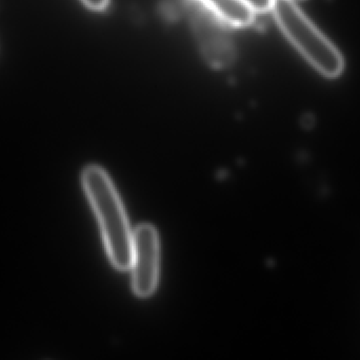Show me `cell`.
Wrapping results in <instances>:
<instances>
[{
    "mask_svg": "<svg viewBox=\"0 0 360 360\" xmlns=\"http://www.w3.org/2000/svg\"><path fill=\"white\" fill-rule=\"evenodd\" d=\"M191 25L201 54L215 69L230 67L235 59V48L226 23L218 18L200 0H194L188 8Z\"/></svg>",
    "mask_w": 360,
    "mask_h": 360,
    "instance_id": "obj_3",
    "label": "cell"
},
{
    "mask_svg": "<svg viewBox=\"0 0 360 360\" xmlns=\"http://www.w3.org/2000/svg\"><path fill=\"white\" fill-rule=\"evenodd\" d=\"M218 18L231 27H245L254 21V13L243 0H200Z\"/></svg>",
    "mask_w": 360,
    "mask_h": 360,
    "instance_id": "obj_5",
    "label": "cell"
},
{
    "mask_svg": "<svg viewBox=\"0 0 360 360\" xmlns=\"http://www.w3.org/2000/svg\"><path fill=\"white\" fill-rule=\"evenodd\" d=\"M82 181L112 264L120 271L130 270L133 230L117 190L107 171L98 165H88L82 171Z\"/></svg>",
    "mask_w": 360,
    "mask_h": 360,
    "instance_id": "obj_1",
    "label": "cell"
},
{
    "mask_svg": "<svg viewBox=\"0 0 360 360\" xmlns=\"http://www.w3.org/2000/svg\"><path fill=\"white\" fill-rule=\"evenodd\" d=\"M160 243L158 230L151 224H141L133 230L132 287L141 298L153 295L160 280Z\"/></svg>",
    "mask_w": 360,
    "mask_h": 360,
    "instance_id": "obj_4",
    "label": "cell"
},
{
    "mask_svg": "<svg viewBox=\"0 0 360 360\" xmlns=\"http://www.w3.org/2000/svg\"><path fill=\"white\" fill-rule=\"evenodd\" d=\"M82 1L93 11L105 10L110 4V0H82Z\"/></svg>",
    "mask_w": 360,
    "mask_h": 360,
    "instance_id": "obj_8",
    "label": "cell"
},
{
    "mask_svg": "<svg viewBox=\"0 0 360 360\" xmlns=\"http://www.w3.org/2000/svg\"><path fill=\"white\" fill-rule=\"evenodd\" d=\"M293 1H300V0H293Z\"/></svg>",
    "mask_w": 360,
    "mask_h": 360,
    "instance_id": "obj_9",
    "label": "cell"
},
{
    "mask_svg": "<svg viewBox=\"0 0 360 360\" xmlns=\"http://www.w3.org/2000/svg\"><path fill=\"white\" fill-rule=\"evenodd\" d=\"M275 19L288 39L323 76L335 78L344 71L336 46L313 25L293 0H275Z\"/></svg>",
    "mask_w": 360,
    "mask_h": 360,
    "instance_id": "obj_2",
    "label": "cell"
},
{
    "mask_svg": "<svg viewBox=\"0 0 360 360\" xmlns=\"http://www.w3.org/2000/svg\"><path fill=\"white\" fill-rule=\"evenodd\" d=\"M255 13H266L273 10L275 0H243Z\"/></svg>",
    "mask_w": 360,
    "mask_h": 360,
    "instance_id": "obj_7",
    "label": "cell"
},
{
    "mask_svg": "<svg viewBox=\"0 0 360 360\" xmlns=\"http://www.w3.org/2000/svg\"><path fill=\"white\" fill-rule=\"evenodd\" d=\"M193 1L194 0H162L160 12L167 20L175 21L188 13Z\"/></svg>",
    "mask_w": 360,
    "mask_h": 360,
    "instance_id": "obj_6",
    "label": "cell"
}]
</instances>
